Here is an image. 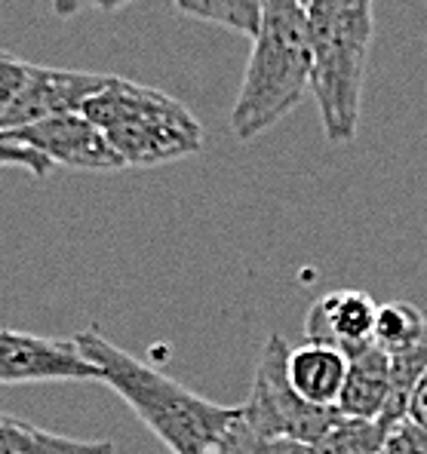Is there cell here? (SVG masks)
Returning a JSON list of instances; mask_svg holds the SVG:
<instances>
[{
    "instance_id": "3957f363",
    "label": "cell",
    "mask_w": 427,
    "mask_h": 454,
    "mask_svg": "<svg viewBox=\"0 0 427 454\" xmlns=\"http://www.w3.org/2000/svg\"><path fill=\"white\" fill-rule=\"evenodd\" d=\"M311 92L329 142H353L376 37V0H311Z\"/></svg>"
},
{
    "instance_id": "7a4b0ae2",
    "label": "cell",
    "mask_w": 427,
    "mask_h": 454,
    "mask_svg": "<svg viewBox=\"0 0 427 454\" xmlns=\"http://www.w3.org/2000/svg\"><path fill=\"white\" fill-rule=\"evenodd\" d=\"M311 28L298 0H265L262 28L231 111V132L252 142L302 105L311 90Z\"/></svg>"
},
{
    "instance_id": "6da1fadb",
    "label": "cell",
    "mask_w": 427,
    "mask_h": 454,
    "mask_svg": "<svg viewBox=\"0 0 427 454\" xmlns=\"http://www.w3.org/2000/svg\"><path fill=\"white\" fill-rule=\"evenodd\" d=\"M75 344L99 369V380L108 384L172 454H216L225 433L240 418V405L203 399L123 347L111 344L96 325L75 335Z\"/></svg>"
},
{
    "instance_id": "ffe728a7",
    "label": "cell",
    "mask_w": 427,
    "mask_h": 454,
    "mask_svg": "<svg viewBox=\"0 0 427 454\" xmlns=\"http://www.w3.org/2000/svg\"><path fill=\"white\" fill-rule=\"evenodd\" d=\"M406 418H409L412 424H418V427H424V430H427V372H424L422 378H418L415 390H412Z\"/></svg>"
},
{
    "instance_id": "7c38bea8",
    "label": "cell",
    "mask_w": 427,
    "mask_h": 454,
    "mask_svg": "<svg viewBox=\"0 0 427 454\" xmlns=\"http://www.w3.org/2000/svg\"><path fill=\"white\" fill-rule=\"evenodd\" d=\"M0 454H117L108 439H71L0 411Z\"/></svg>"
},
{
    "instance_id": "e0dca14e",
    "label": "cell",
    "mask_w": 427,
    "mask_h": 454,
    "mask_svg": "<svg viewBox=\"0 0 427 454\" xmlns=\"http://www.w3.org/2000/svg\"><path fill=\"white\" fill-rule=\"evenodd\" d=\"M0 169H22V172H28L31 178L43 182L56 166H52L46 157H40L37 151L25 148V145L12 142L6 132H0Z\"/></svg>"
},
{
    "instance_id": "ac0fdd59",
    "label": "cell",
    "mask_w": 427,
    "mask_h": 454,
    "mask_svg": "<svg viewBox=\"0 0 427 454\" xmlns=\"http://www.w3.org/2000/svg\"><path fill=\"white\" fill-rule=\"evenodd\" d=\"M384 454H427V430L412 424L409 418L399 420L397 427H391Z\"/></svg>"
},
{
    "instance_id": "9a60e30c",
    "label": "cell",
    "mask_w": 427,
    "mask_h": 454,
    "mask_svg": "<svg viewBox=\"0 0 427 454\" xmlns=\"http://www.w3.org/2000/svg\"><path fill=\"white\" fill-rule=\"evenodd\" d=\"M427 329V317L418 310L415 304L406 301H391L378 304V319H376V344L382 350H403L415 338H422Z\"/></svg>"
},
{
    "instance_id": "7402d4cb",
    "label": "cell",
    "mask_w": 427,
    "mask_h": 454,
    "mask_svg": "<svg viewBox=\"0 0 427 454\" xmlns=\"http://www.w3.org/2000/svg\"><path fill=\"white\" fill-rule=\"evenodd\" d=\"M136 4V0H92L96 10H105V12H115V10H123V6Z\"/></svg>"
},
{
    "instance_id": "30bf717a",
    "label": "cell",
    "mask_w": 427,
    "mask_h": 454,
    "mask_svg": "<svg viewBox=\"0 0 427 454\" xmlns=\"http://www.w3.org/2000/svg\"><path fill=\"white\" fill-rule=\"evenodd\" d=\"M286 375H289L292 390L304 403L320 405V409H338L344 378H348V356L323 344L292 347L286 359Z\"/></svg>"
},
{
    "instance_id": "2e32d148",
    "label": "cell",
    "mask_w": 427,
    "mask_h": 454,
    "mask_svg": "<svg viewBox=\"0 0 427 454\" xmlns=\"http://www.w3.org/2000/svg\"><path fill=\"white\" fill-rule=\"evenodd\" d=\"M216 454H313V445L296 442V439H286V436H265L256 427L246 424L243 405H240V418L225 433Z\"/></svg>"
},
{
    "instance_id": "44dd1931",
    "label": "cell",
    "mask_w": 427,
    "mask_h": 454,
    "mask_svg": "<svg viewBox=\"0 0 427 454\" xmlns=\"http://www.w3.org/2000/svg\"><path fill=\"white\" fill-rule=\"evenodd\" d=\"M50 6L59 19H71V16H77L80 10L92 6V0H50Z\"/></svg>"
},
{
    "instance_id": "d6986e66",
    "label": "cell",
    "mask_w": 427,
    "mask_h": 454,
    "mask_svg": "<svg viewBox=\"0 0 427 454\" xmlns=\"http://www.w3.org/2000/svg\"><path fill=\"white\" fill-rule=\"evenodd\" d=\"M28 65L25 59L10 56V52L0 50V114L10 108V102L16 98V92L22 90L25 74H28Z\"/></svg>"
},
{
    "instance_id": "ba28073f",
    "label": "cell",
    "mask_w": 427,
    "mask_h": 454,
    "mask_svg": "<svg viewBox=\"0 0 427 454\" xmlns=\"http://www.w3.org/2000/svg\"><path fill=\"white\" fill-rule=\"evenodd\" d=\"M46 380H99V369L77 350L75 338L62 340L0 329V384Z\"/></svg>"
},
{
    "instance_id": "52a82bcc",
    "label": "cell",
    "mask_w": 427,
    "mask_h": 454,
    "mask_svg": "<svg viewBox=\"0 0 427 454\" xmlns=\"http://www.w3.org/2000/svg\"><path fill=\"white\" fill-rule=\"evenodd\" d=\"M105 83H108V74L46 68V65L31 62L22 90L16 92L10 108L0 114V132L25 129L59 114H80Z\"/></svg>"
},
{
    "instance_id": "8992f818",
    "label": "cell",
    "mask_w": 427,
    "mask_h": 454,
    "mask_svg": "<svg viewBox=\"0 0 427 454\" xmlns=\"http://www.w3.org/2000/svg\"><path fill=\"white\" fill-rule=\"evenodd\" d=\"M12 142L37 151L52 166L71 172H115L123 169V160L111 148L108 136L83 114H59L25 129L6 132Z\"/></svg>"
},
{
    "instance_id": "5b68a950",
    "label": "cell",
    "mask_w": 427,
    "mask_h": 454,
    "mask_svg": "<svg viewBox=\"0 0 427 454\" xmlns=\"http://www.w3.org/2000/svg\"><path fill=\"white\" fill-rule=\"evenodd\" d=\"M292 347L280 335H271L256 365L249 399L243 403V420L265 436H286L313 445L338 420V409L311 405L292 390L286 375V359Z\"/></svg>"
},
{
    "instance_id": "277c9868",
    "label": "cell",
    "mask_w": 427,
    "mask_h": 454,
    "mask_svg": "<svg viewBox=\"0 0 427 454\" xmlns=\"http://www.w3.org/2000/svg\"><path fill=\"white\" fill-rule=\"evenodd\" d=\"M80 114L108 136L123 166L132 169L176 163L203 151V126L194 114L163 90L136 80L108 77Z\"/></svg>"
},
{
    "instance_id": "603a6c76",
    "label": "cell",
    "mask_w": 427,
    "mask_h": 454,
    "mask_svg": "<svg viewBox=\"0 0 427 454\" xmlns=\"http://www.w3.org/2000/svg\"><path fill=\"white\" fill-rule=\"evenodd\" d=\"M298 4H302V6H308V4H311V0H298Z\"/></svg>"
},
{
    "instance_id": "9c48e42d",
    "label": "cell",
    "mask_w": 427,
    "mask_h": 454,
    "mask_svg": "<svg viewBox=\"0 0 427 454\" xmlns=\"http://www.w3.org/2000/svg\"><path fill=\"white\" fill-rule=\"evenodd\" d=\"M378 304L363 289H338L311 304L304 319L308 344L336 347L344 356H353L363 347L376 344Z\"/></svg>"
},
{
    "instance_id": "8fae6325",
    "label": "cell",
    "mask_w": 427,
    "mask_h": 454,
    "mask_svg": "<svg viewBox=\"0 0 427 454\" xmlns=\"http://www.w3.org/2000/svg\"><path fill=\"white\" fill-rule=\"evenodd\" d=\"M391 396V356L378 344L348 356V378L338 399V415L378 420Z\"/></svg>"
},
{
    "instance_id": "4fadbf2b",
    "label": "cell",
    "mask_w": 427,
    "mask_h": 454,
    "mask_svg": "<svg viewBox=\"0 0 427 454\" xmlns=\"http://www.w3.org/2000/svg\"><path fill=\"white\" fill-rule=\"evenodd\" d=\"M176 10L188 19L206 25H218L233 35L256 37L262 28L265 0H172Z\"/></svg>"
},
{
    "instance_id": "5bb4252c",
    "label": "cell",
    "mask_w": 427,
    "mask_h": 454,
    "mask_svg": "<svg viewBox=\"0 0 427 454\" xmlns=\"http://www.w3.org/2000/svg\"><path fill=\"white\" fill-rule=\"evenodd\" d=\"M391 427L378 420L344 418L338 415L336 424L313 442V454H384Z\"/></svg>"
}]
</instances>
